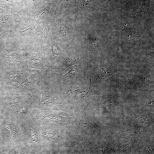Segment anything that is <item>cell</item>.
<instances>
[{"label": "cell", "instance_id": "3957f363", "mask_svg": "<svg viewBox=\"0 0 154 154\" xmlns=\"http://www.w3.org/2000/svg\"><path fill=\"white\" fill-rule=\"evenodd\" d=\"M19 19L18 14L0 15V32L4 33L14 29L17 25V20Z\"/></svg>", "mask_w": 154, "mask_h": 154}, {"label": "cell", "instance_id": "8fae6325", "mask_svg": "<svg viewBox=\"0 0 154 154\" xmlns=\"http://www.w3.org/2000/svg\"><path fill=\"white\" fill-rule=\"evenodd\" d=\"M59 26L60 32L61 35L64 37L67 36L68 35V30L64 20L62 19H60Z\"/></svg>", "mask_w": 154, "mask_h": 154}, {"label": "cell", "instance_id": "52a82bcc", "mask_svg": "<svg viewBox=\"0 0 154 154\" xmlns=\"http://www.w3.org/2000/svg\"><path fill=\"white\" fill-rule=\"evenodd\" d=\"M6 55L7 60L11 62L19 63L20 62V56L19 54L15 52L11 53L5 48Z\"/></svg>", "mask_w": 154, "mask_h": 154}, {"label": "cell", "instance_id": "5b68a950", "mask_svg": "<svg viewBox=\"0 0 154 154\" xmlns=\"http://www.w3.org/2000/svg\"><path fill=\"white\" fill-rule=\"evenodd\" d=\"M76 54L72 53L69 54L62 61V64L65 69L67 67L75 64L79 60L80 58Z\"/></svg>", "mask_w": 154, "mask_h": 154}, {"label": "cell", "instance_id": "5bb4252c", "mask_svg": "<svg viewBox=\"0 0 154 154\" xmlns=\"http://www.w3.org/2000/svg\"><path fill=\"white\" fill-rule=\"evenodd\" d=\"M93 0H81L80 4L82 8L84 9Z\"/></svg>", "mask_w": 154, "mask_h": 154}, {"label": "cell", "instance_id": "7c38bea8", "mask_svg": "<svg viewBox=\"0 0 154 154\" xmlns=\"http://www.w3.org/2000/svg\"><path fill=\"white\" fill-rule=\"evenodd\" d=\"M51 47L52 53L53 56L55 57L58 56L59 55L60 51L56 44H53Z\"/></svg>", "mask_w": 154, "mask_h": 154}, {"label": "cell", "instance_id": "4fadbf2b", "mask_svg": "<svg viewBox=\"0 0 154 154\" xmlns=\"http://www.w3.org/2000/svg\"><path fill=\"white\" fill-rule=\"evenodd\" d=\"M115 27H118L123 30L132 28L134 27L135 25L131 24H125L123 25H114Z\"/></svg>", "mask_w": 154, "mask_h": 154}, {"label": "cell", "instance_id": "e0dca14e", "mask_svg": "<svg viewBox=\"0 0 154 154\" xmlns=\"http://www.w3.org/2000/svg\"><path fill=\"white\" fill-rule=\"evenodd\" d=\"M4 33L0 32V42L1 39V38L2 36L3 35Z\"/></svg>", "mask_w": 154, "mask_h": 154}, {"label": "cell", "instance_id": "2e32d148", "mask_svg": "<svg viewBox=\"0 0 154 154\" xmlns=\"http://www.w3.org/2000/svg\"><path fill=\"white\" fill-rule=\"evenodd\" d=\"M69 0H60L61 3L63 6L68 5L69 3Z\"/></svg>", "mask_w": 154, "mask_h": 154}, {"label": "cell", "instance_id": "30bf717a", "mask_svg": "<svg viewBox=\"0 0 154 154\" xmlns=\"http://www.w3.org/2000/svg\"><path fill=\"white\" fill-rule=\"evenodd\" d=\"M44 117L47 119L60 121H68L70 118L64 117L59 115H50L44 116Z\"/></svg>", "mask_w": 154, "mask_h": 154}, {"label": "cell", "instance_id": "7a4b0ae2", "mask_svg": "<svg viewBox=\"0 0 154 154\" xmlns=\"http://www.w3.org/2000/svg\"><path fill=\"white\" fill-rule=\"evenodd\" d=\"M52 1L44 8L39 11L29 22L24 25L25 27L19 29V32L23 33L33 30L36 28L39 21L48 15L52 6Z\"/></svg>", "mask_w": 154, "mask_h": 154}, {"label": "cell", "instance_id": "9a60e30c", "mask_svg": "<svg viewBox=\"0 0 154 154\" xmlns=\"http://www.w3.org/2000/svg\"><path fill=\"white\" fill-rule=\"evenodd\" d=\"M5 2L14 5H20L21 0H1Z\"/></svg>", "mask_w": 154, "mask_h": 154}, {"label": "cell", "instance_id": "9c48e42d", "mask_svg": "<svg viewBox=\"0 0 154 154\" xmlns=\"http://www.w3.org/2000/svg\"><path fill=\"white\" fill-rule=\"evenodd\" d=\"M77 70L76 68L73 67L67 73L62 77V79L64 80L69 81L72 80L75 76Z\"/></svg>", "mask_w": 154, "mask_h": 154}, {"label": "cell", "instance_id": "277c9868", "mask_svg": "<svg viewBox=\"0 0 154 154\" xmlns=\"http://www.w3.org/2000/svg\"><path fill=\"white\" fill-rule=\"evenodd\" d=\"M49 25L46 21H43L38 24L36 28L33 30L27 32L29 33L28 36L33 40H37L42 38L47 32Z\"/></svg>", "mask_w": 154, "mask_h": 154}, {"label": "cell", "instance_id": "ba28073f", "mask_svg": "<svg viewBox=\"0 0 154 154\" xmlns=\"http://www.w3.org/2000/svg\"><path fill=\"white\" fill-rule=\"evenodd\" d=\"M86 88H80L73 91V94L75 96L79 98H82L87 96L90 89Z\"/></svg>", "mask_w": 154, "mask_h": 154}, {"label": "cell", "instance_id": "6da1fadb", "mask_svg": "<svg viewBox=\"0 0 154 154\" xmlns=\"http://www.w3.org/2000/svg\"><path fill=\"white\" fill-rule=\"evenodd\" d=\"M43 2L42 0H21L19 5L21 9L18 14L19 18L29 22L40 9Z\"/></svg>", "mask_w": 154, "mask_h": 154}, {"label": "cell", "instance_id": "8992f818", "mask_svg": "<svg viewBox=\"0 0 154 154\" xmlns=\"http://www.w3.org/2000/svg\"><path fill=\"white\" fill-rule=\"evenodd\" d=\"M15 6L13 4L0 0V15L13 13V9Z\"/></svg>", "mask_w": 154, "mask_h": 154}]
</instances>
